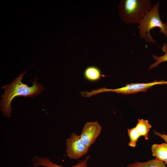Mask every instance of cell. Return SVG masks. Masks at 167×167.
Returning <instances> with one entry per match:
<instances>
[{
	"instance_id": "cell-1",
	"label": "cell",
	"mask_w": 167,
	"mask_h": 167,
	"mask_svg": "<svg viewBox=\"0 0 167 167\" xmlns=\"http://www.w3.org/2000/svg\"><path fill=\"white\" fill-rule=\"evenodd\" d=\"M26 72L24 71L10 84L6 85L1 88L4 89L5 91L1 96L2 97L0 102L1 110L2 111L3 116L9 118L11 116V103L15 97L18 96L33 97L35 96L40 94L45 90L43 85L37 82V78H35L31 87L22 83V80L23 76Z\"/></svg>"
},
{
	"instance_id": "cell-2",
	"label": "cell",
	"mask_w": 167,
	"mask_h": 167,
	"mask_svg": "<svg viewBox=\"0 0 167 167\" xmlns=\"http://www.w3.org/2000/svg\"><path fill=\"white\" fill-rule=\"evenodd\" d=\"M152 6L151 0H122L119 6V14L126 24H139Z\"/></svg>"
},
{
	"instance_id": "cell-3",
	"label": "cell",
	"mask_w": 167,
	"mask_h": 167,
	"mask_svg": "<svg viewBox=\"0 0 167 167\" xmlns=\"http://www.w3.org/2000/svg\"><path fill=\"white\" fill-rule=\"evenodd\" d=\"M160 3L157 2L152 6L150 11L145 15L137 27L139 29L140 38L144 39L147 43L156 44L155 40L152 36L150 31L155 28H160V33L164 34L167 38V23H163L159 14Z\"/></svg>"
},
{
	"instance_id": "cell-4",
	"label": "cell",
	"mask_w": 167,
	"mask_h": 167,
	"mask_svg": "<svg viewBox=\"0 0 167 167\" xmlns=\"http://www.w3.org/2000/svg\"><path fill=\"white\" fill-rule=\"evenodd\" d=\"M167 84V81L161 80L148 83H136L126 84L122 87L116 89H108L102 88L92 90L91 92H86L87 97L104 92H110L123 94L136 93L139 92H146L147 89L156 85Z\"/></svg>"
},
{
	"instance_id": "cell-5",
	"label": "cell",
	"mask_w": 167,
	"mask_h": 167,
	"mask_svg": "<svg viewBox=\"0 0 167 167\" xmlns=\"http://www.w3.org/2000/svg\"><path fill=\"white\" fill-rule=\"evenodd\" d=\"M66 156L70 159L78 160L87 154L89 148L82 141L80 135L72 133L66 139Z\"/></svg>"
},
{
	"instance_id": "cell-6",
	"label": "cell",
	"mask_w": 167,
	"mask_h": 167,
	"mask_svg": "<svg viewBox=\"0 0 167 167\" xmlns=\"http://www.w3.org/2000/svg\"><path fill=\"white\" fill-rule=\"evenodd\" d=\"M102 129L101 126L97 121L86 122L79 135L81 140L89 148L95 142L101 134Z\"/></svg>"
},
{
	"instance_id": "cell-7",
	"label": "cell",
	"mask_w": 167,
	"mask_h": 167,
	"mask_svg": "<svg viewBox=\"0 0 167 167\" xmlns=\"http://www.w3.org/2000/svg\"><path fill=\"white\" fill-rule=\"evenodd\" d=\"M90 155L87 156L84 160L79 161L77 164L70 167H88V161L90 157ZM32 167L43 166L46 167H65L55 164L49 158L42 157L37 156H35L32 159Z\"/></svg>"
},
{
	"instance_id": "cell-8",
	"label": "cell",
	"mask_w": 167,
	"mask_h": 167,
	"mask_svg": "<svg viewBox=\"0 0 167 167\" xmlns=\"http://www.w3.org/2000/svg\"><path fill=\"white\" fill-rule=\"evenodd\" d=\"M152 155L156 160L164 162L167 158V143L153 144L151 148Z\"/></svg>"
},
{
	"instance_id": "cell-9",
	"label": "cell",
	"mask_w": 167,
	"mask_h": 167,
	"mask_svg": "<svg viewBox=\"0 0 167 167\" xmlns=\"http://www.w3.org/2000/svg\"><path fill=\"white\" fill-rule=\"evenodd\" d=\"M84 75L86 79L91 82L97 81L99 80L101 77L106 76L102 75L100 69L94 66L87 67L84 70Z\"/></svg>"
},
{
	"instance_id": "cell-10",
	"label": "cell",
	"mask_w": 167,
	"mask_h": 167,
	"mask_svg": "<svg viewBox=\"0 0 167 167\" xmlns=\"http://www.w3.org/2000/svg\"><path fill=\"white\" fill-rule=\"evenodd\" d=\"M140 136H143L146 140L148 139V133L152 126L147 120L138 119L135 127Z\"/></svg>"
},
{
	"instance_id": "cell-11",
	"label": "cell",
	"mask_w": 167,
	"mask_h": 167,
	"mask_svg": "<svg viewBox=\"0 0 167 167\" xmlns=\"http://www.w3.org/2000/svg\"><path fill=\"white\" fill-rule=\"evenodd\" d=\"M127 167H167L163 162L155 159L149 160L145 162L136 161L128 164Z\"/></svg>"
},
{
	"instance_id": "cell-12",
	"label": "cell",
	"mask_w": 167,
	"mask_h": 167,
	"mask_svg": "<svg viewBox=\"0 0 167 167\" xmlns=\"http://www.w3.org/2000/svg\"><path fill=\"white\" fill-rule=\"evenodd\" d=\"M161 49L164 52V54L161 56H157L154 54L152 55V57L155 62L150 65L149 67L150 70L157 66L163 62L167 61V43H164L163 44Z\"/></svg>"
},
{
	"instance_id": "cell-13",
	"label": "cell",
	"mask_w": 167,
	"mask_h": 167,
	"mask_svg": "<svg viewBox=\"0 0 167 167\" xmlns=\"http://www.w3.org/2000/svg\"><path fill=\"white\" fill-rule=\"evenodd\" d=\"M127 133L130 138L128 145L131 147H135L139 137L140 136L135 127L127 129Z\"/></svg>"
},
{
	"instance_id": "cell-14",
	"label": "cell",
	"mask_w": 167,
	"mask_h": 167,
	"mask_svg": "<svg viewBox=\"0 0 167 167\" xmlns=\"http://www.w3.org/2000/svg\"><path fill=\"white\" fill-rule=\"evenodd\" d=\"M154 133L156 135L161 137L167 143V134H162L160 132H157L155 131H154Z\"/></svg>"
},
{
	"instance_id": "cell-15",
	"label": "cell",
	"mask_w": 167,
	"mask_h": 167,
	"mask_svg": "<svg viewBox=\"0 0 167 167\" xmlns=\"http://www.w3.org/2000/svg\"><path fill=\"white\" fill-rule=\"evenodd\" d=\"M165 163L167 165V158L164 161Z\"/></svg>"
}]
</instances>
